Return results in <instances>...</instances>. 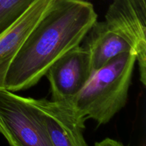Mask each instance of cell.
Listing matches in <instances>:
<instances>
[{
    "mask_svg": "<svg viewBox=\"0 0 146 146\" xmlns=\"http://www.w3.org/2000/svg\"><path fill=\"white\" fill-rule=\"evenodd\" d=\"M97 14L84 0H55L34 27L11 62L4 81L12 92L34 86L59 57L79 46Z\"/></svg>",
    "mask_w": 146,
    "mask_h": 146,
    "instance_id": "obj_1",
    "label": "cell"
},
{
    "mask_svg": "<svg viewBox=\"0 0 146 146\" xmlns=\"http://www.w3.org/2000/svg\"><path fill=\"white\" fill-rule=\"evenodd\" d=\"M36 0H0V34L12 25Z\"/></svg>",
    "mask_w": 146,
    "mask_h": 146,
    "instance_id": "obj_9",
    "label": "cell"
},
{
    "mask_svg": "<svg viewBox=\"0 0 146 146\" xmlns=\"http://www.w3.org/2000/svg\"><path fill=\"white\" fill-rule=\"evenodd\" d=\"M42 117L54 146H88L84 139L86 121L73 104L28 98Z\"/></svg>",
    "mask_w": 146,
    "mask_h": 146,
    "instance_id": "obj_6",
    "label": "cell"
},
{
    "mask_svg": "<svg viewBox=\"0 0 146 146\" xmlns=\"http://www.w3.org/2000/svg\"><path fill=\"white\" fill-rule=\"evenodd\" d=\"M55 0H36L12 25L0 34V90L9 68L27 37Z\"/></svg>",
    "mask_w": 146,
    "mask_h": 146,
    "instance_id": "obj_7",
    "label": "cell"
},
{
    "mask_svg": "<svg viewBox=\"0 0 146 146\" xmlns=\"http://www.w3.org/2000/svg\"><path fill=\"white\" fill-rule=\"evenodd\" d=\"M95 146H124L121 143L113 140L111 138H106L101 142H98L95 144Z\"/></svg>",
    "mask_w": 146,
    "mask_h": 146,
    "instance_id": "obj_10",
    "label": "cell"
},
{
    "mask_svg": "<svg viewBox=\"0 0 146 146\" xmlns=\"http://www.w3.org/2000/svg\"><path fill=\"white\" fill-rule=\"evenodd\" d=\"M93 73L89 52L77 46L54 61L46 72L52 101L73 104Z\"/></svg>",
    "mask_w": 146,
    "mask_h": 146,
    "instance_id": "obj_4",
    "label": "cell"
},
{
    "mask_svg": "<svg viewBox=\"0 0 146 146\" xmlns=\"http://www.w3.org/2000/svg\"><path fill=\"white\" fill-rule=\"evenodd\" d=\"M135 62L133 52H124L93 71L73 103L78 115L108 123L126 104Z\"/></svg>",
    "mask_w": 146,
    "mask_h": 146,
    "instance_id": "obj_2",
    "label": "cell"
},
{
    "mask_svg": "<svg viewBox=\"0 0 146 146\" xmlns=\"http://www.w3.org/2000/svg\"><path fill=\"white\" fill-rule=\"evenodd\" d=\"M84 38V47L89 52L93 71L101 68L122 53L135 54L131 44L110 29L104 21H95Z\"/></svg>",
    "mask_w": 146,
    "mask_h": 146,
    "instance_id": "obj_8",
    "label": "cell"
},
{
    "mask_svg": "<svg viewBox=\"0 0 146 146\" xmlns=\"http://www.w3.org/2000/svg\"><path fill=\"white\" fill-rule=\"evenodd\" d=\"M0 133L11 146H54L42 117L28 98L0 90Z\"/></svg>",
    "mask_w": 146,
    "mask_h": 146,
    "instance_id": "obj_3",
    "label": "cell"
},
{
    "mask_svg": "<svg viewBox=\"0 0 146 146\" xmlns=\"http://www.w3.org/2000/svg\"><path fill=\"white\" fill-rule=\"evenodd\" d=\"M108 27L135 51L143 85L146 84V0H114L105 15Z\"/></svg>",
    "mask_w": 146,
    "mask_h": 146,
    "instance_id": "obj_5",
    "label": "cell"
}]
</instances>
